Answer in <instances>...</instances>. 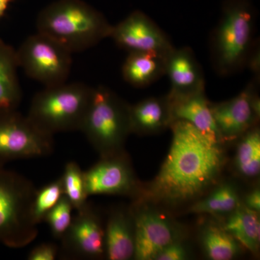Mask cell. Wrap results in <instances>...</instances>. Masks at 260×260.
I'll return each instance as SVG.
<instances>
[{
	"label": "cell",
	"instance_id": "6da1fadb",
	"mask_svg": "<svg viewBox=\"0 0 260 260\" xmlns=\"http://www.w3.org/2000/svg\"><path fill=\"white\" fill-rule=\"evenodd\" d=\"M169 128L167 158L153 181L133 195L136 203L177 206L199 200L218 184L226 161L223 143L187 121L174 120Z\"/></svg>",
	"mask_w": 260,
	"mask_h": 260
},
{
	"label": "cell",
	"instance_id": "7a4b0ae2",
	"mask_svg": "<svg viewBox=\"0 0 260 260\" xmlns=\"http://www.w3.org/2000/svg\"><path fill=\"white\" fill-rule=\"evenodd\" d=\"M112 24L82 0H58L39 13L37 32L55 40L72 54L95 47L109 38Z\"/></svg>",
	"mask_w": 260,
	"mask_h": 260
},
{
	"label": "cell",
	"instance_id": "3957f363",
	"mask_svg": "<svg viewBox=\"0 0 260 260\" xmlns=\"http://www.w3.org/2000/svg\"><path fill=\"white\" fill-rule=\"evenodd\" d=\"M255 13L247 0H226L210 37V59L219 75L245 68L254 39Z\"/></svg>",
	"mask_w": 260,
	"mask_h": 260
},
{
	"label": "cell",
	"instance_id": "277c9868",
	"mask_svg": "<svg viewBox=\"0 0 260 260\" xmlns=\"http://www.w3.org/2000/svg\"><path fill=\"white\" fill-rule=\"evenodd\" d=\"M93 88L74 82L47 87L32 98L27 116L44 133L80 131Z\"/></svg>",
	"mask_w": 260,
	"mask_h": 260
},
{
	"label": "cell",
	"instance_id": "5b68a950",
	"mask_svg": "<svg viewBox=\"0 0 260 260\" xmlns=\"http://www.w3.org/2000/svg\"><path fill=\"white\" fill-rule=\"evenodd\" d=\"M80 131L100 157L124 151V143L132 134L129 104L107 87L93 88Z\"/></svg>",
	"mask_w": 260,
	"mask_h": 260
},
{
	"label": "cell",
	"instance_id": "8992f818",
	"mask_svg": "<svg viewBox=\"0 0 260 260\" xmlns=\"http://www.w3.org/2000/svg\"><path fill=\"white\" fill-rule=\"evenodd\" d=\"M37 189L26 177L0 167V243L13 249L25 247L37 237L32 217Z\"/></svg>",
	"mask_w": 260,
	"mask_h": 260
},
{
	"label": "cell",
	"instance_id": "52a82bcc",
	"mask_svg": "<svg viewBox=\"0 0 260 260\" xmlns=\"http://www.w3.org/2000/svg\"><path fill=\"white\" fill-rule=\"evenodd\" d=\"M72 54L39 32L27 38L16 50L19 68L44 88L66 83L71 71Z\"/></svg>",
	"mask_w": 260,
	"mask_h": 260
},
{
	"label": "cell",
	"instance_id": "ba28073f",
	"mask_svg": "<svg viewBox=\"0 0 260 260\" xmlns=\"http://www.w3.org/2000/svg\"><path fill=\"white\" fill-rule=\"evenodd\" d=\"M54 136L39 129L18 110L0 113V167L22 159L39 158L54 151Z\"/></svg>",
	"mask_w": 260,
	"mask_h": 260
},
{
	"label": "cell",
	"instance_id": "9c48e42d",
	"mask_svg": "<svg viewBox=\"0 0 260 260\" xmlns=\"http://www.w3.org/2000/svg\"><path fill=\"white\" fill-rule=\"evenodd\" d=\"M129 210L135 225L133 259L153 260L166 246L184 239V229L181 225L165 213L146 206L144 203L135 202Z\"/></svg>",
	"mask_w": 260,
	"mask_h": 260
},
{
	"label": "cell",
	"instance_id": "30bf717a",
	"mask_svg": "<svg viewBox=\"0 0 260 260\" xmlns=\"http://www.w3.org/2000/svg\"><path fill=\"white\" fill-rule=\"evenodd\" d=\"M259 78H254L237 96L218 104H211L212 112L223 143L239 139L257 125L260 101L257 93Z\"/></svg>",
	"mask_w": 260,
	"mask_h": 260
},
{
	"label": "cell",
	"instance_id": "8fae6325",
	"mask_svg": "<svg viewBox=\"0 0 260 260\" xmlns=\"http://www.w3.org/2000/svg\"><path fill=\"white\" fill-rule=\"evenodd\" d=\"M85 189L91 195H132L138 191V181L125 152L101 157L84 172Z\"/></svg>",
	"mask_w": 260,
	"mask_h": 260
},
{
	"label": "cell",
	"instance_id": "7c38bea8",
	"mask_svg": "<svg viewBox=\"0 0 260 260\" xmlns=\"http://www.w3.org/2000/svg\"><path fill=\"white\" fill-rule=\"evenodd\" d=\"M109 38L117 47L128 51H152L167 55L174 47L166 32L148 15L133 12L112 25Z\"/></svg>",
	"mask_w": 260,
	"mask_h": 260
},
{
	"label": "cell",
	"instance_id": "4fadbf2b",
	"mask_svg": "<svg viewBox=\"0 0 260 260\" xmlns=\"http://www.w3.org/2000/svg\"><path fill=\"white\" fill-rule=\"evenodd\" d=\"M77 212L61 239V254L70 259L102 257L105 254V240L100 218L88 203Z\"/></svg>",
	"mask_w": 260,
	"mask_h": 260
},
{
	"label": "cell",
	"instance_id": "5bb4252c",
	"mask_svg": "<svg viewBox=\"0 0 260 260\" xmlns=\"http://www.w3.org/2000/svg\"><path fill=\"white\" fill-rule=\"evenodd\" d=\"M166 75L170 80L168 95L183 96L205 90L204 73L190 47H174L166 58Z\"/></svg>",
	"mask_w": 260,
	"mask_h": 260
},
{
	"label": "cell",
	"instance_id": "9a60e30c",
	"mask_svg": "<svg viewBox=\"0 0 260 260\" xmlns=\"http://www.w3.org/2000/svg\"><path fill=\"white\" fill-rule=\"evenodd\" d=\"M129 121L131 133L139 135L158 134L170 127L174 119L167 95L129 105Z\"/></svg>",
	"mask_w": 260,
	"mask_h": 260
},
{
	"label": "cell",
	"instance_id": "2e32d148",
	"mask_svg": "<svg viewBox=\"0 0 260 260\" xmlns=\"http://www.w3.org/2000/svg\"><path fill=\"white\" fill-rule=\"evenodd\" d=\"M105 255L109 260H129L134 258L135 225L129 209L113 210L104 229Z\"/></svg>",
	"mask_w": 260,
	"mask_h": 260
},
{
	"label": "cell",
	"instance_id": "e0dca14e",
	"mask_svg": "<svg viewBox=\"0 0 260 260\" xmlns=\"http://www.w3.org/2000/svg\"><path fill=\"white\" fill-rule=\"evenodd\" d=\"M167 96L170 101L174 121H187L202 133L221 141L214 120L211 103L207 99L205 90L183 96L172 97L167 94Z\"/></svg>",
	"mask_w": 260,
	"mask_h": 260
},
{
	"label": "cell",
	"instance_id": "ac0fdd59",
	"mask_svg": "<svg viewBox=\"0 0 260 260\" xmlns=\"http://www.w3.org/2000/svg\"><path fill=\"white\" fill-rule=\"evenodd\" d=\"M167 55L152 51L129 52L123 64L122 76L135 88H145L166 75Z\"/></svg>",
	"mask_w": 260,
	"mask_h": 260
},
{
	"label": "cell",
	"instance_id": "d6986e66",
	"mask_svg": "<svg viewBox=\"0 0 260 260\" xmlns=\"http://www.w3.org/2000/svg\"><path fill=\"white\" fill-rule=\"evenodd\" d=\"M18 68L16 50L0 39V113L18 110L21 103Z\"/></svg>",
	"mask_w": 260,
	"mask_h": 260
},
{
	"label": "cell",
	"instance_id": "ffe728a7",
	"mask_svg": "<svg viewBox=\"0 0 260 260\" xmlns=\"http://www.w3.org/2000/svg\"><path fill=\"white\" fill-rule=\"evenodd\" d=\"M259 213L241 204L228 215L223 226L240 245L256 254L260 245Z\"/></svg>",
	"mask_w": 260,
	"mask_h": 260
},
{
	"label": "cell",
	"instance_id": "44dd1931",
	"mask_svg": "<svg viewBox=\"0 0 260 260\" xmlns=\"http://www.w3.org/2000/svg\"><path fill=\"white\" fill-rule=\"evenodd\" d=\"M237 186L230 182L217 184L209 194L196 200L189 212L198 214L229 215L242 204Z\"/></svg>",
	"mask_w": 260,
	"mask_h": 260
},
{
	"label": "cell",
	"instance_id": "7402d4cb",
	"mask_svg": "<svg viewBox=\"0 0 260 260\" xmlns=\"http://www.w3.org/2000/svg\"><path fill=\"white\" fill-rule=\"evenodd\" d=\"M200 242L205 254L212 260H231L240 254L242 246L220 225L211 221L200 232Z\"/></svg>",
	"mask_w": 260,
	"mask_h": 260
},
{
	"label": "cell",
	"instance_id": "603a6c76",
	"mask_svg": "<svg viewBox=\"0 0 260 260\" xmlns=\"http://www.w3.org/2000/svg\"><path fill=\"white\" fill-rule=\"evenodd\" d=\"M234 158L238 174L246 179L259 177L260 172V130L257 125L239 138Z\"/></svg>",
	"mask_w": 260,
	"mask_h": 260
},
{
	"label": "cell",
	"instance_id": "cb8c5ba5",
	"mask_svg": "<svg viewBox=\"0 0 260 260\" xmlns=\"http://www.w3.org/2000/svg\"><path fill=\"white\" fill-rule=\"evenodd\" d=\"M63 192L76 210L88 203V195L85 189L84 172L76 162L70 161L65 165L61 177Z\"/></svg>",
	"mask_w": 260,
	"mask_h": 260
},
{
	"label": "cell",
	"instance_id": "d4e9b609",
	"mask_svg": "<svg viewBox=\"0 0 260 260\" xmlns=\"http://www.w3.org/2000/svg\"><path fill=\"white\" fill-rule=\"evenodd\" d=\"M63 194L61 177L42 189H37L32 205V217L34 223L38 225L44 221L46 215L55 206Z\"/></svg>",
	"mask_w": 260,
	"mask_h": 260
},
{
	"label": "cell",
	"instance_id": "484cf974",
	"mask_svg": "<svg viewBox=\"0 0 260 260\" xmlns=\"http://www.w3.org/2000/svg\"><path fill=\"white\" fill-rule=\"evenodd\" d=\"M74 209L69 200L63 194L59 201L46 215L47 222L53 237L61 240L73 220L72 212Z\"/></svg>",
	"mask_w": 260,
	"mask_h": 260
},
{
	"label": "cell",
	"instance_id": "4316f807",
	"mask_svg": "<svg viewBox=\"0 0 260 260\" xmlns=\"http://www.w3.org/2000/svg\"><path fill=\"white\" fill-rule=\"evenodd\" d=\"M188 258L189 251L181 239L166 246L159 251L153 260H184Z\"/></svg>",
	"mask_w": 260,
	"mask_h": 260
},
{
	"label": "cell",
	"instance_id": "83f0119b",
	"mask_svg": "<svg viewBox=\"0 0 260 260\" xmlns=\"http://www.w3.org/2000/svg\"><path fill=\"white\" fill-rule=\"evenodd\" d=\"M59 253V248L52 243H43L30 251L29 260H54Z\"/></svg>",
	"mask_w": 260,
	"mask_h": 260
},
{
	"label": "cell",
	"instance_id": "f1b7e54d",
	"mask_svg": "<svg viewBox=\"0 0 260 260\" xmlns=\"http://www.w3.org/2000/svg\"><path fill=\"white\" fill-rule=\"evenodd\" d=\"M245 68H249L254 75V78H259L260 76V52L259 43L255 40L251 48Z\"/></svg>",
	"mask_w": 260,
	"mask_h": 260
},
{
	"label": "cell",
	"instance_id": "f546056e",
	"mask_svg": "<svg viewBox=\"0 0 260 260\" xmlns=\"http://www.w3.org/2000/svg\"><path fill=\"white\" fill-rule=\"evenodd\" d=\"M242 204L251 210L259 213L260 211V189L259 187L249 191L246 195Z\"/></svg>",
	"mask_w": 260,
	"mask_h": 260
},
{
	"label": "cell",
	"instance_id": "4dcf8cb0",
	"mask_svg": "<svg viewBox=\"0 0 260 260\" xmlns=\"http://www.w3.org/2000/svg\"><path fill=\"white\" fill-rule=\"evenodd\" d=\"M12 0H0V18L6 13Z\"/></svg>",
	"mask_w": 260,
	"mask_h": 260
}]
</instances>
